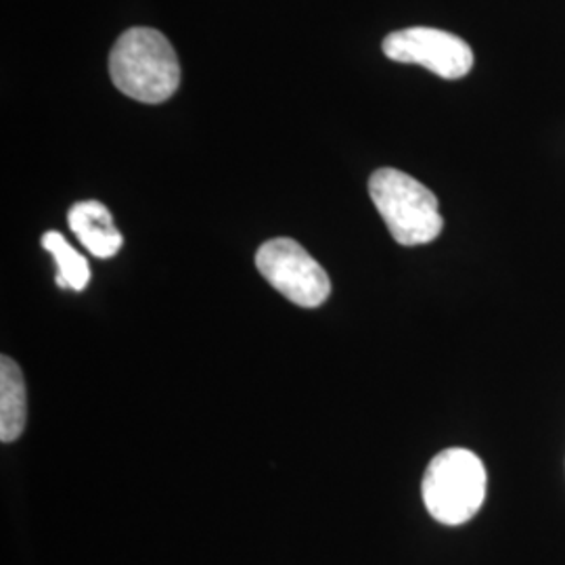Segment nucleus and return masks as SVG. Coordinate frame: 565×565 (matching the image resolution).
<instances>
[{
	"instance_id": "nucleus-1",
	"label": "nucleus",
	"mask_w": 565,
	"mask_h": 565,
	"mask_svg": "<svg viewBox=\"0 0 565 565\" xmlns=\"http://www.w3.org/2000/svg\"><path fill=\"white\" fill-rule=\"evenodd\" d=\"M109 74L116 88L135 102H168L181 84L174 46L153 28H130L109 53Z\"/></svg>"
},
{
	"instance_id": "nucleus-2",
	"label": "nucleus",
	"mask_w": 565,
	"mask_h": 565,
	"mask_svg": "<svg viewBox=\"0 0 565 565\" xmlns=\"http://www.w3.org/2000/svg\"><path fill=\"white\" fill-rule=\"evenodd\" d=\"M369 195L394 242L415 247L431 243L445 228L436 195L413 177L382 168L369 179Z\"/></svg>"
},
{
	"instance_id": "nucleus-3",
	"label": "nucleus",
	"mask_w": 565,
	"mask_h": 565,
	"mask_svg": "<svg viewBox=\"0 0 565 565\" xmlns=\"http://www.w3.org/2000/svg\"><path fill=\"white\" fill-rule=\"evenodd\" d=\"M486 482V467L476 452L446 448L425 469V509L440 524H465L482 509Z\"/></svg>"
},
{
	"instance_id": "nucleus-4",
	"label": "nucleus",
	"mask_w": 565,
	"mask_h": 565,
	"mask_svg": "<svg viewBox=\"0 0 565 565\" xmlns=\"http://www.w3.org/2000/svg\"><path fill=\"white\" fill-rule=\"evenodd\" d=\"M256 266L281 296L302 308H319L331 296L327 270L294 239L277 237L264 243Z\"/></svg>"
},
{
	"instance_id": "nucleus-5",
	"label": "nucleus",
	"mask_w": 565,
	"mask_h": 565,
	"mask_svg": "<svg viewBox=\"0 0 565 565\" xmlns=\"http://www.w3.org/2000/svg\"><path fill=\"white\" fill-rule=\"evenodd\" d=\"M385 57L398 63L422 65L445 81H459L473 67L471 46L445 30L406 28L384 39Z\"/></svg>"
},
{
	"instance_id": "nucleus-6",
	"label": "nucleus",
	"mask_w": 565,
	"mask_h": 565,
	"mask_svg": "<svg viewBox=\"0 0 565 565\" xmlns=\"http://www.w3.org/2000/svg\"><path fill=\"white\" fill-rule=\"evenodd\" d=\"M67 223L95 258H114L120 252L124 237L114 224L111 212L102 202L76 203L67 214Z\"/></svg>"
},
{
	"instance_id": "nucleus-7",
	"label": "nucleus",
	"mask_w": 565,
	"mask_h": 565,
	"mask_svg": "<svg viewBox=\"0 0 565 565\" xmlns=\"http://www.w3.org/2000/svg\"><path fill=\"white\" fill-rule=\"evenodd\" d=\"M25 382L20 364L9 356L0 359V440L4 445L15 443L25 429Z\"/></svg>"
},
{
	"instance_id": "nucleus-8",
	"label": "nucleus",
	"mask_w": 565,
	"mask_h": 565,
	"mask_svg": "<svg viewBox=\"0 0 565 565\" xmlns=\"http://www.w3.org/2000/svg\"><path fill=\"white\" fill-rule=\"evenodd\" d=\"M42 247L55 258L57 263V285L82 291L90 281V268L86 258L78 254L65 237L57 231H49L42 237Z\"/></svg>"
}]
</instances>
